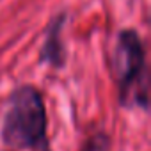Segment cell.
Returning a JSON list of instances; mask_svg holds the SVG:
<instances>
[{
  "label": "cell",
  "mask_w": 151,
  "mask_h": 151,
  "mask_svg": "<svg viewBox=\"0 0 151 151\" xmlns=\"http://www.w3.org/2000/svg\"><path fill=\"white\" fill-rule=\"evenodd\" d=\"M0 139L11 149L52 151L46 137V109L37 87L20 86L9 94Z\"/></svg>",
  "instance_id": "cell-1"
},
{
  "label": "cell",
  "mask_w": 151,
  "mask_h": 151,
  "mask_svg": "<svg viewBox=\"0 0 151 151\" xmlns=\"http://www.w3.org/2000/svg\"><path fill=\"white\" fill-rule=\"evenodd\" d=\"M110 69L117 84L119 103L126 109L147 110L149 73L146 50L135 29H124L117 34L116 48L110 59Z\"/></svg>",
  "instance_id": "cell-2"
},
{
  "label": "cell",
  "mask_w": 151,
  "mask_h": 151,
  "mask_svg": "<svg viewBox=\"0 0 151 151\" xmlns=\"http://www.w3.org/2000/svg\"><path fill=\"white\" fill-rule=\"evenodd\" d=\"M68 22L66 13H59L57 16H53L48 25H46V32H45V41L41 45L39 50V62L41 64H48L50 68L60 69L66 62V50L62 45V27Z\"/></svg>",
  "instance_id": "cell-3"
},
{
  "label": "cell",
  "mask_w": 151,
  "mask_h": 151,
  "mask_svg": "<svg viewBox=\"0 0 151 151\" xmlns=\"http://www.w3.org/2000/svg\"><path fill=\"white\" fill-rule=\"evenodd\" d=\"M80 151H112L110 137L105 132H93L80 146Z\"/></svg>",
  "instance_id": "cell-4"
}]
</instances>
